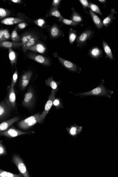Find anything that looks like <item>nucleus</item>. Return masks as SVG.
I'll return each mask as SVG.
<instances>
[{"label": "nucleus", "mask_w": 118, "mask_h": 177, "mask_svg": "<svg viewBox=\"0 0 118 177\" xmlns=\"http://www.w3.org/2000/svg\"><path fill=\"white\" fill-rule=\"evenodd\" d=\"M11 1L13 3H16V4H19V3H21L22 1L21 0H11Z\"/></svg>", "instance_id": "37998d69"}, {"label": "nucleus", "mask_w": 118, "mask_h": 177, "mask_svg": "<svg viewBox=\"0 0 118 177\" xmlns=\"http://www.w3.org/2000/svg\"><path fill=\"white\" fill-rule=\"evenodd\" d=\"M10 13V11L8 10L1 8H0V19H4L9 16Z\"/></svg>", "instance_id": "2f4dec72"}, {"label": "nucleus", "mask_w": 118, "mask_h": 177, "mask_svg": "<svg viewBox=\"0 0 118 177\" xmlns=\"http://www.w3.org/2000/svg\"><path fill=\"white\" fill-rule=\"evenodd\" d=\"M79 1L80 2L81 5H82L84 9H85L86 8L89 7V3L87 0H80Z\"/></svg>", "instance_id": "ea45409f"}, {"label": "nucleus", "mask_w": 118, "mask_h": 177, "mask_svg": "<svg viewBox=\"0 0 118 177\" xmlns=\"http://www.w3.org/2000/svg\"><path fill=\"white\" fill-rule=\"evenodd\" d=\"M69 31V40L71 44H72L77 37V34L76 31L73 29H70Z\"/></svg>", "instance_id": "c756f323"}, {"label": "nucleus", "mask_w": 118, "mask_h": 177, "mask_svg": "<svg viewBox=\"0 0 118 177\" xmlns=\"http://www.w3.org/2000/svg\"><path fill=\"white\" fill-rule=\"evenodd\" d=\"M10 38L13 42L15 43H19L21 41V37L18 34L15 29L11 33Z\"/></svg>", "instance_id": "c85d7f7f"}, {"label": "nucleus", "mask_w": 118, "mask_h": 177, "mask_svg": "<svg viewBox=\"0 0 118 177\" xmlns=\"http://www.w3.org/2000/svg\"><path fill=\"white\" fill-rule=\"evenodd\" d=\"M27 26L28 24L27 23L22 22L18 24L17 27L19 29H25Z\"/></svg>", "instance_id": "a19ab883"}, {"label": "nucleus", "mask_w": 118, "mask_h": 177, "mask_svg": "<svg viewBox=\"0 0 118 177\" xmlns=\"http://www.w3.org/2000/svg\"><path fill=\"white\" fill-rule=\"evenodd\" d=\"M53 105L55 107L56 109L63 108V105L62 101L60 99L55 98L54 99Z\"/></svg>", "instance_id": "473e14b6"}, {"label": "nucleus", "mask_w": 118, "mask_h": 177, "mask_svg": "<svg viewBox=\"0 0 118 177\" xmlns=\"http://www.w3.org/2000/svg\"><path fill=\"white\" fill-rule=\"evenodd\" d=\"M31 132H24L15 128H10L6 130L1 132V136L7 137L8 138H13L20 136V135L30 134Z\"/></svg>", "instance_id": "6e6552de"}, {"label": "nucleus", "mask_w": 118, "mask_h": 177, "mask_svg": "<svg viewBox=\"0 0 118 177\" xmlns=\"http://www.w3.org/2000/svg\"><path fill=\"white\" fill-rule=\"evenodd\" d=\"M41 114L37 113L24 120L21 121L18 123V126L23 130H27L30 127L38 123Z\"/></svg>", "instance_id": "f03ea898"}, {"label": "nucleus", "mask_w": 118, "mask_h": 177, "mask_svg": "<svg viewBox=\"0 0 118 177\" xmlns=\"http://www.w3.org/2000/svg\"><path fill=\"white\" fill-rule=\"evenodd\" d=\"M35 100V94L33 88L30 86L24 95L22 105L25 107L31 108L33 107Z\"/></svg>", "instance_id": "423d86ee"}, {"label": "nucleus", "mask_w": 118, "mask_h": 177, "mask_svg": "<svg viewBox=\"0 0 118 177\" xmlns=\"http://www.w3.org/2000/svg\"><path fill=\"white\" fill-rule=\"evenodd\" d=\"M116 13L115 9H112L111 10L110 14L103 20V24L106 27H108L112 22V21L115 19V17H114V15Z\"/></svg>", "instance_id": "aec40b11"}, {"label": "nucleus", "mask_w": 118, "mask_h": 177, "mask_svg": "<svg viewBox=\"0 0 118 177\" xmlns=\"http://www.w3.org/2000/svg\"><path fill=\"white\" fill-rule=\"evenodd\" d=\"M57 92L52 90L51 91V93L49 96V99L45 105V108L44 111L41 114L38 123H42L44 122V120L47 115L51 107H52L53 102H54L55 98V95Z\"/></svg>", "instance_id": "20e7f679"}, {"label": "nucleus", "mask_w": 118, "mask_h": 177, "mask_svg": "<svg viewBox=\"0 0 118 177\" xmlns=\"http://www.w3.org/2000/svg\"><path fill=\"white\" fill-rule=\"evenodd\" d=\"M103 45L106 56H107L110 59H113L112 51L108 45L105 41H103Z\"/></svg>", "instance_id": "bb28decb"}, {"label": "nucleus", "mask_w": 118, "mask_h": 177, "mask_svg": "<svg viewBox=\"0 0 118 177\" xmlns=\"http://www.w3.org/2000/svg\"><path fill=\"white\" fill-rule=\"evenodd\" d=\"M9 56L11 66L13 67L14 64H16L17 61V56L15 52L11 48L9 49Z\"/></svg>", "instance_id": "a878e982"}, {"label": "nucleus", "mask_w": 118, "mask_h": 177, "mask_svg": "<svg viewBox=\"0 0 118 177\" xmlns=\"http://www.w3.org/2000/svg\"><path fill=\"white\" fill-rule=\"evenodd\" d=\"M35 24L37 25L40 27H42L45 24V21L44 19H39L38 20H36L33 22Z\"/></svg>", "instance_id": "c9c22d12"}, {"label": "nucleus", "mask_w": 118, "mask_h": 177, "mask_svg": "<svg viewBox=\"0 0 118 177\" xmlns=\"http://www.w3.org/2000/svg\"><path fill=\"white\" fill-rule=\"evenodd\" d=\"M50 34L53 38H56L62 35V32L59 27L54 24L50 29Z\"/></svg>", "instance_id": "f3484780"}, {"label": "nucleus", "mask_w": 118, "mask_h": 177, "mask_svg": "<svg viewBox=\"0 0 118 177\" xmlns=\"http://www.w3.org/2000/svg\"><path fill=\"white\" fill-rule=\"evenodd\" d=\"M66 130L71 136L75 137L82 132V127L81 126H78L76 124L71 125L68 128L67 127Z\"/></svg>", "instance_id": "2eb2a0df"}, {"label": "nucleus", "mask_w": 118, "mask_h": 177, "mask_svg": "<svg viewBox=\"0 0 118 177\" xmlns=\"http://www.w3.org/2000/svg\"><path fill=\"white\" fill-rule=\"evenodd\" d=\"M73 11L72 14L71 15V20L73 21L74 22L79 24L82 22V18L79 14L75 10L74 8H72Z\"/></svg>", "instance_id": "393cba45"}, {"label": "nucleus", "mask_w": 118, "mask_h": 177, "mask_svg": "<svg viewBox=\"0 0 118 177\" xmlns=\"http://www.w3.org/2000/svg\"><path fill=\"white\" fill-rule=\"evenodd\" d=\"M27 50L32 51L40 54H43L45 52L46 48L44 44L40 43H37L31 47L27 48L26 51Z\"/></svg>", "instance_id": "dca6fc26"}, {"label": "nucleus", "mask_w": 118, "mask_h": 177, "mask_svg": "<svg viewBox=\"0 0 118 177\" xmlns=\"http://www.w3.org/2000/svg\"><path fill=\"white\" fill-rule=\"evenodd\" d=\"M12 161L17 167L20 173L24 177H30L27 169L25 164L23 160L19 155H15L13 156Z\"/></svg>", "instance_id": "39448f33"}, {"label": "nucleus", "mask_w": 118, "mask_h": 177, "mask_svg": "<svg viewBox=\"0 0 118 177\" xmlns=\"http://www.w3.org/2000/svg\"><path fill=\"white\" fill-rule=\"evenodd\" d=\"M102 51L97 47H93L89 51V54L94 59H98L102 55Z\"/></svg>", "instance_id": "4be33fe9"}, {"label": "nucleus", "mask_w": 118, "mask_h": 177, "mask_svg": "<svg viewBox=\"0 0 118 177\" xmlns=\"http://www.w3.org/2000/svg\"><path fill=\"white\" fill-rule=\"evenodd\" d=\"M92 31L90 30H87L83 32L76 40L78 45H82L85 44L92 36Z\"/></svg>", "instance_id": "f8f14e48"}, {"label": "nucleus", "mask_w": 118, "mask_h": 177, "mask_svg": "<svg viewBox=\"0 0 118 177\" xmlns=\"http://www.w3.org/2000/svg\"><path fill=\"white\" fill-rule=\"evenodd\" d=\"M104 80H102L100 85L96 88L93 89L90 91L82 93L75 94L76 95L85 96L93 95L97 96H105L110 98L111 95L109 93L111 94L113 93V91H110L106 89L104 86Z\"/></svg>", "instance_id": "f257e3e1"}, {"label": "nucleus", "mask_w": 118, "mask_h": 177, "mask_svg": "<svg viewBox=\"0 0 118 177\" xmlns=\"http://www.w3.org/2000/svg\"><path fill=\"white\" fill-rule=\"evenodd\" d=\"M59 21H61V22L65 24L71 26H76L79 24L77 23L74 22L73 21L71 20H69L66 19H63L62 20H59Z\"/></svg>", "instance_id": "72a5a7b5"}, {"label": "nucleus", "mask_w": 118, "mask_h": 177, "mask_svg": "<svg viewBox=\"0 0 118 177\" xmlns=\"http://www.w3.org/2000/svg\"><path fill=\"white\" fill-rule=\"evenodd\" d=\"M89 7L93 12L97 13V14L102 15V13H101L100 9L97 5L92 3H89Z\"/></svg>", "instance_id": "7c9ffc66"}, {"label": "nucleus", "mask_w": 118, "mask_h": 177, "mask_svg": "<svg viewBox=\"0 0 118 177\" xmlns=\"http://www.w3.org/2000/svg\"><path fill=\"white\" fill-rule=\"evenodd\" d=\"M19 119L20 117H15L14 118L2 122L0 125V131L2 132L7 130L15 122L19 121Z\"/></svg>", "instance_id": "ddd939ff"}, {"label": "nucleus", "mask_w": 118, "mask_h": 177, "mask_svg": "<svg viewBox=\"0 0 118 177\" xmlns=\"http://www.w3.org/2000/svg\"><path fill=\"white\" fill-rule=\"evenodd\" d=\"M0 46L1 47L9 49L10 48L18 47L22 46V44L21 43H15L6 41L1 42Z\"/></svg>", "instance_id": "412c9836"}, {"label": "nucleus", "mask_w": 118, "mask_h": 177, "mask_svg": "<svg viewBox=\"0 0 118 177\" xmlns=\"http://www.w3.org/2000/svg\"><path fill=\"white\" fill-rule=\"evenodd\" d=\"M54 57L57 58L60 63L68 70L74 72H78V68L75 64L73 63L70 61L66 60V59L59 57L58 55L57 52L55 53L54 54Z\"/></svg>", "instance_id": "1a4fd4ad"}, {"label": "nucleus", "mask_w": 118, "mask_h": 177, "mask_svg": "<svg viewBox=\"0 0 118 177\" xmlns=\"http://www.w3.org/2000/svg\"><path fill=\"white\" fill-rule=\"evenodd\" d=\"M49 16H53L59 18V20H60L64 18L60 13L58 7H52L50 11Z\"/></svg>", "instance_id": "b1692460"}, {"label": "nucleus", "mask_w": 118, "mask_h": 177, "mask_svg": "<svg viewBox=\"0 0 118 177\" xmlns=\"http://www.w3.org/2000/svg\"><path fill=\"white\" fill-rule=\"evenodd\" d=\"M32 72L31 71H29L25 72L23 75L22 76L21 78L20 81H22L26 80L29 77H31L32 75Z\"/></svg>", "instance_id": "4c0bfd02"}, {"label": "nucleus", "mask_w": 118, "mask_h": 177, "mask_svg": "<svg viewBox=\"0 0 118 177\" xmlns=\"http://www.w3.org/2000/svg\"><path fill=\"white\" fill-rule=\"evenodd\" d=\"M24 20L19 18L8 17L1 20V22L6 25H12L24 22Z\"/></svg>", "instance_id": "4468645a"}, {"label": "nucleus", "mask_w": 118, "mask_h": 177, "mask_svg": "<svg viewBox=\"0 0 118 177\" xmlns=\"http://www.w3.org/2000/svg\"><path fill=\"white\" fill-rule=\"evenodd\" d=\"M31 77L28 78L27 79H26L22 81H20V86L22 90H24L27 86L29 83L30 80H31Z\"/></svg>", "instance_id": "f704fd0d"}, {"label": "nucleus", "mask_w": 118, "mask_h": 177, "mask_svg": "<svg viewBox=\"0 0 118 177\" xmlns=\"http://www.w3.org/2000/svg\"><path fill=\"white\" fill-rule=\"evenodd\" d=\"M6 153V148L1 142L0 143V155L1 156V155H5Z\"/></svg>", "instance_id": "58836bf2"}, {"label": "nucleus", "mask_w": 118, "mask_h": 177, "mask_svg": "<svg viewBox=\"0 0 118 177\" xmlns=\"http://www.w3.org/2000/svg\"><path fill=\"white\" fill-rule=\"evenodd\" d=\"M11 110V107L6 104L5 101H3L0 103V118L2 120L9 115Z\"/></svg>", "instance_id": "9b49d317"}, {"label": "nucleus", "mask_w": 118, "mask_h": 177, "mask_svg": "<svg viewBox=\"0 0 118 177\" xmlns=\"http://www.w3.org/2000/svg\"><path fill=\"white\" fill-rule=\"evenodd\" d=\"M10 36L9 31L8 29H1L0 30V42L8 40L10 38Z\"/></svg>", "instance_id": "5701e85b"}, {"label": "nucleus", "mask_w": 118, "mask_h": 177, "mask_svg": "<svg viewBox=\"0 0 118 177\" xmlns=\"http://www.w3.org/2000/svg\"><path fill=\"white\" fill-rule=\"evenodd\" d=\"M28 57L29 58L44 65L49 66L50 63L49 59L42 55H39V54H28Z\"/></svg>", "instance_id": "9d476101"}, {"label": "nucleus", "mask_w": 118, "mask_h": 177, "mask_svg": "<svg viewBox=\"0 0 118 177\" xmlns=\"http://www.w3.org/2000/svg\"><path fill=\"white\" fill-rule=\"evenodd\" d=\"M61 1L60 0H54L52 3L53 7H58Z\"/></svg>", "instance_id": "79ce46f5"}, {"label": "nucleus", "mask_w": 118, "mask_h": 177, "mask_svg": "<svg viewBox=\"0 0 118 177\" xmlns=\"http://www.w3.org/2000/svg\"><path fill=\"white\" fill-rule=\"evenodd\" d=\"M89 12L93 20L94 21L96 27L98 29H101L102 28L104 25L103 24L102 20L100 19L98 16L95 14L94 12H93L91 10H89Z\"/></svg>", "instance_id": "6ab92c4d"}, {"label": "nucleus", "mask_w": 118, "mask_h": 177, "mask_svg": "<svg viewBox=\"0 0 118 177\" xmlns=\"http://www.w3.org/2000/svg\"><path fill=\"white\" fill-rule=\"evenodd\" d=\"M45 83L46 85L50 87L52 90L57 92L59 90V85L60 84V83L55 82L53 79L52 77H49L47 80H46Z\"/></svg>", "instance_id": "a211bd4d"}, {"label": "nucleus", "mask_w": 118, "mask_h": 177, "mask_svg": "<svg viewBox=\"0 0 118 177\" xmlns=\"http://www.w3.org/2000/svg\"><path fill=\"white\" fill-rule=\"evenodd\" d=\"M98 1H99L100 2L104 3L106 2V1H105V0H99Z\"/></svg>", "instance_id": "c03bdc74"}, {"label": "nucleus", "mask_w": 118, "mask_h": 177, "mask_svg": "<svg viewBox=\"0 0 118 177\" xmlns=\"http://www.w3.org/2000/svg\"><path fill=\"white\" fill-rule=\"evenodd\" d=\"M8 95L5 101L6 104L13 110L16 108V96L14 87L10 85L8 87Z\"/></svg>", "instance_id": "0eeeda50"}, {"label": "nucleus", "mask_w": 118, "mask_h": 177, "mask_svg": "<svg viewBox=\"0 0 118 177\" xmlns=\"http://www.w3.org/2000/svg\"><path fill=\"white\" fill-rule=\"evenodd\" d=\"M22 174H16L11 173L9 172L4 170H0V177H23Z\"/></svg>", "instance_id": "cd10ccee"}, {"label": "nucleus", "mask_w": 118, "mask_h": 177, "mask_svg": "<svg viewBox=\"0 0 118 177\" xmlns=\"http://www.w3.org/2000/svg\"><path fill=\"white\" fill-rule=\"evenodd\" d=\"M17 78L18 72L17 70V69H16L13 75L12 81L10 85L11 86H12L13 87H14L15 85L16 84L17 81Z\"/></svg>", "instance_id": "e433bc0d"}, {"label": "nucleus", "mask_w": 118, "mask_h": 177, "mask_svg": "<svg viewBox=\"0 0 118 177\" xmlns=\"http://www.w3.org/2000/svg\"><path fill=\"white\" fill-rule=\"evenodd\" d=\"M21 41L23 50L25 52L27 48L31 47L38 43V38L34 35L25 33L22 35Z\"/></svg>", "instance_id": "7ed1b4c3"}]
</instances>
